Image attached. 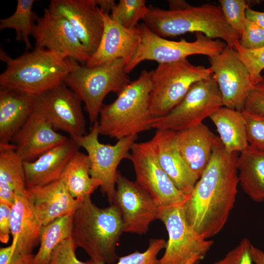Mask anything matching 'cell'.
I'll list each match as a JSON object with an SVG mask.
<instances>
[{
	"instance_id": "obj_1",
	"label": "cell",
	"mask_w": 264,
	"mask_h": 264,
	"mask_svg": "<svg viewBox=\"0 0 264 264\" xmlns=\"http://www.w3.org/2000/svg\"><path fill=\"white\" fill-rule=\"evenodd\" d=\"M238 157V153L226 151L219 138L208 164L184 205L189 223L204 239L222 229L234 207L239 183Z\"/></svg>"
},
{
	"instance_id": "obj_2",
	"label": "cell",
	"mask_w": 264,
	"mask_h": 264,
	"mask_svg": "<svg viewBox=\"0 0 264 264\" xmlns=\"http://www.w3.org/2000/svg\"><path fill=\"white\" fill-rule=\"evenodd\" d=\"M123 232L121 213L114 203L101 208L87 196L73 215L71 238L95 262L111 264L118 260L116 247Z\"/></svg>"
},
{
	"instance_id": "obj_3",
	"label": "cell",
	"mask_w": 264,
	"mask_h": 264,
	"mask_svg": "<svg viewBox=\"0 0 264 264\" xmlns=\"http://www.w3.org/2000/svg\"><path fill=\"white\" fill-rule=\"evenodd\" d=\"M143 23L162 38L174 37L188 32L202 33L224 41L233 47L240 36L228 23L220 5L205 3L179 10L150 7Z\"/></svg>"
},
{
	"instance_id": "obj_4",
	"label": "cell",
	"mask_w": 264,
	"mask_h": 264,
	"mask_svg": "<svg viewBox=\"0 0 264 264\" xmlns=\"http://www.w3.org/2000/svg\"><path fill=\"white\" fill-rule=\"evenodd\" d=\"M153 70H143L110 104L99 112V134L117 140L152 129L149 97L153 88Z\"/></svg>"
},
{
	"instance_id": "obj_5",
	"label": "cell",
	"mask_w": 264,
	"mask_h": 264,
	"mask_svg": "<svg viewBox=\"0 0 264 264\" xmlns=\"http://www.w3.org/2000/svg\"><path fill=\"white\" fill-rule=\"evenodd\" d=\"M0 58L6 64L0 75V87L35 97L64 82L69 70L66 58L43 48L35 47L14 59L1 49Z\"/></svg>"
},
{
	"instance_id": "obj_6",
	"label": "cell",
	"mask_w": 264,
	"mask_h": 264,
	"mask_svg": "<svg viewBox=\"0 0 264 264\" xmlns=\"http://www.w3.org/2000/svg\"><path fill=\"white\" fill-rule=\"evenodd\" d=\"M69 70L64 83L83 102L89 121L93 124L99 115L106 96L113 92L120 93L131 81L124 70L122 59L98 66L88 67L66 58Z\"/></svg>"
},
{
	"instance_id": "obj_7",
	"label": "cell",
	"mask_w": 264,
	"mask_h": 264,
	"mask_svg": "<svg viewBox=\"0 0 264 264\" xmlns=\"http://www.w3.org/2000/svg\"><path fill=\"white\" fill-rule=\"evenodd\" d=\"M213 73L211 67L194 65L187 59L158 64L153 70V88L149 97L152 118L168 114L182 100L193 84Z\"/></svg>"
},
{
	"instance_id": "obj_8",
	"label": "cell",
	"mask_w": 264,
	"mask_h": 264,
	"mask_svg": "<svg viewBox=\"0 0 264 264\" xmlns=\"http://www.w3.org/2000/svg\"><path fill=\"white\" fill-rule=\"evenodd\" d=\"M138 27L141 40L134 56L125 67L127 74L145 60L163 64L179 61L193 55H203L211 58L220 54L227 46L224 41L212 39L202 33H196V39L193 42L185 40L173 41L156 35L143 22Z\"/></svg>"
},
{
	"instance_id": "obj_9",
	"label": "cell",
	"mask_w": 264,
	"mask_h": 264,
	"mask_svg": "<svg viewBox=\"0 0 264 264\" xmlns=\"http://www.w3.org/2000/svg\"><path fill=\"white\" fill-rule=\"evenodd\" d=\"M221 95L213 76L193 84L182 100L166 115L152 120V128L175 132L201 123L223 107Z\"/></svg>"
},
{
	"instance_id": "obj_10",
	"label": "cell",
	"mask_w": 264,
	"mask_h": 264,
	"mask_svg": "<svg viewBox=\"0 0 264 264\" xmlns=\"http://www.w3.org/2000/svg\"><path fill=\"white\" fill-rule=\"evenodd\" d=\"M98 121L92 125L88 134L73 139L79 147L87 152L91 177L101 183L100 189L110 204L114 201L118 172L121 161L130 159V151L137 139V135L126 137L117 140L114 145L99 142Z\"/></svg>"
},
{
	"instance_id": "obj_11",
	"label": "cell",
	"mask_w": 264,
	"mask_h": 264,
	"mask_svg": "<svg viewBox=\"0 0 264 264\" xmlns=\"http://www.w3.org/2000/svg\"><path fill=\"white\" fill-rule=\"evenodd\" d=\"M184 205L158 207L157 219L168 234L165 251L158 264H186L198 258L202 260L214 242L199 235L189 223Z\"/></svg>"
},
{
	"instance_id": "obj_12",
	"label": "cell",
	"mask_w": 264,
	"mask_h": 264,
	"mask_svg": "<svg viewBox=\"0 0 264 264\" xmlns=\"http://www.w3.org/2000/svg\"><path fill=\"white\" fill-rule=\"evenodd\" d=\"M131 151L130 160L134 169L135 182L150 194L158 207L186 203L190 195L179 190L162 168L151 140L134 143Z\"/></svg>"
},
{
	"instance_id": "obj_13",
	"label": "cell",
	"mask_w": 264,
	"mask_h": 264,
	"mask_svg": "<svg viewBox=\"0 0 264 264\" xmlns=\"http://www.w3.org/2000/svg\"><path fill=\"white\" fill-rule=\"evenodd\" d=\"M82 102L63 82L36 96L34 108L55 131L65 132L74 139L86 134Z\"/></svg>"
},
{
	"instance_id": "obj_14",
	"label": "cell",
	"mask_w": 264,
	"mask_h": 264,
	"mask_svg": "<svg viewBox=\"0 0 264 264\" xmlns=\"http://www.w3.org/2000/svg\"><path fill=\"white\" fill-rule=\"evenodd\" d=\"M209 61L223 107L243 111L252 84L249 71L236 51L227 45L220 54L209 58Z\"/></svg>"
},
{
	"instance_id": "obj_15",
	"label": "cell",
	"mask_w": 264,
	"mask_h": 264,
	"mask_svg": "<svg viewBox=\"0 0 264 264\" xmlns=\"http://www.w3.org/2000/svg\"><path fill=\"white\" fill-rule=\"evenodd\" d=\"M32 36L35 47L56 52L86 64L90 55L76 36L71 24L63 16L44 9L33 24Z\"/></svg>"
},
{
	"instance_id": "obj_16",
	"label": "cell",
	"mask_w": 264,
	"mask_h": 264,
	"mask_svg": "<svg viewBox=\"0 0 264 264\" xmlns=\"http://www.w3.org/2000/svg\"><path fill=\"white\" fill-rule=\"evenodd\" d=\"M113 203L120 210L124 232L144 234L157 219L158 207L150 194L119 172Z\"/></svg>"
},
{
	"instance_id": "obj_17",
	"label": "cell",
	"mask_w": 264,
	"mask_h": 264,
	"mask_svg": "<svg viewBox=\"0 0 264 264\" xmlns=\"http://www.w3.org/2000/svg\"><path fill=\"white\" fill-rule=\"evenodd\" d=\"M48 9L65 17L90 57L101 41L104 23L96 0H52Z\"/></svg>"
},
{
	"instance_id": "obj_18",
	"label": "cell",
	"mask_w": 264,
	"mask_h": 264,
	"mask_svg": "<svg viewBox=\"0 0 264 264\" xmlns=\"http://www.w3.org/2000/svg\"><path fill=\"white\" fill-rule=\"evenodd\" d=\"M100 12L104 23L103 34L98 47L85 66H98L122 59L126 66L140 42V29L138 25L132 29L126 28L113 21L109 13Z\"/></svg>"
},
{
	"instance_id": "obj_19",
	"label": "cell",
	"mask_w": 264,
	"mask_h": 264,
	"mask_svg": "<svg viewBox=\"0 0 264 264\" xmlns=\"http://www.w3.org/2000/svg\"><path fill=\"white\" fill-rule=\"evenodd\" d=\"M68 138L55 131L34 108L26 121L13 137L11 143L23 162H31Z\"/></svg>"
},
{
	"instance_id": "obj_20",
	"label": "cell",
	"mask_w": 264,
	"mask_h": 264,
	"mask_svg": "<svg viewBox=\"0 0 264 264\" xmlns=\"http://www.w3.org/2000/svg\"><path fill=\"white\" fill-rule=\"evenodd\" d=\"M27 195L42 226L73 215L82 199L74 198L62 180L27 189Z\"/></svg>"
},
{
	"instance_id": "obj_21",
	"label": "cell",
	"mask_w": 264,
	"mask_h": 264,
	"mask_svg": "<svg viewBox=\"0 0 264 264\" xmlns=\"http://www.w3.org/2000/svg\"><path fill=\"white\" fill-rule=\"evenodd\" d=\"M79 147L69 138L31 162H23L27 189L44 186L61 178Z\"/></svg>"
},
{
	"instance_id": "obj_22",
	"label": "cell",
	"mask_w": 264,
	"mask_h": 264,
	"mask_svg": "<svg viewBox=\"0 0 264 264\" xmlns=\"http://www.w3.org/2000/svg\"><path fill=\"white\" fill-rule=\"evenodd\" d=\"M176 145L186 165L198 180L208 164L219 139L203 123L176 132Z\"/></svg>"
},
{
	"instance_id": "obj_23",
	"label": "cell",
	"mask_w": 264,
	"mask_h": 264,
	"mask_svg": "<svg viewBox=\"0 0 264 264\" xmlns=\"http://www.w3.org/2000/svg\"><path fill=\"white\" fill-rule=\"evenodd\" d=\"M176 132L156 130L152 141L159 164L176 187L190 195L198 180L190 171L176 144Z\"/></svg>"
},
{
	"instance_id": "obj_24",
	"label": "cell",
	"mask_w": 264,
	"mask_h": 264,
	"mask_svg": "<svg viewBox=\"0 0 264 264\" xmlns=\"http://www.w3.org/2000/svg\"><path fill=\"white\" fill-rule=\"evenodd\" d=\"M11 234L12 250L22 254H32L40 243L42 225L27 195H16L11 208Z\"/></svg>"
},
{
	"instance_id": "obj_25",
	"label": "cell",
	"mask_w": 264,
	"mask_h": 264,
	"mask_svg": "<svg viewBox=\"0 0 264 264\" xmlns=\"http://www.w3.org/2000/svg\"><path fill=\"white\" fill-rule=\"evenodd\" d=\"M35 96L0 87V144L11 143L33 111Z\"/></svg>"
},
{
	"instance_id": "obj_26",
	"label": "cell",
	"mask_w": 264,
	"mask_h": 264,
	"mask_svg": "<svg viewBox=\"0 0 264 264\" xmlns=\"http://www.w3.org/2000/svg\"><path fill=\"white\" fill-rule=\"evenodd\" d=\"M26 192L23 161L13 144H0V202L11 207L16 195Z\"/></svg>"
},
{
	"instance_id": "obj_27",
	"label": "cell",
	"mask_w": 264,
	"mask_h": 264,
	"mask_svg": "<svg viewBox=\"0 0 264 264\" xmlns=\"http://www.w3.org/2000/svg\"><path fill=\"white\" fill-rule=\"evenodd\" d=\"M237 166L244 193L254 201H264V151L249 145L238 156Z\"/></svg>"
},
{
	"instance_id": "obj_28",
	"label": "cell",
	"mask_w": 264,
	"mask_h": 264,
	"mask_svg": "<svg viewBox=\"0 0 264 264\" xmlns=\"http://www.w3.org/2000/svg\"><path fill=\"white\" fill-rule=\"evenodd\" d=\"M209 118L216 126L226 151L242 152L249 145L242 112L221 107Z\"/></svg>"
},
{
	"instance_id": "obj_29",
	"label": "cell",
	"mask_w": 264,
	"mask_h": 264,
	"mask_svg": "<svg viewBox=\"0 0 264 264\" xmlns=\"http://www.w3.org/2000/svg\"><path fill=\"white\" fill-rule=\"evenodd\" d=\"M89 168L88 155L79 151L65 169L61 179L74 198L83 199L100 187V182L91 177Z\"/></svg>"
},
{
	"instance_id": "obj_30",
	"label": "cell",
	"mask_w": 264,
	"mask_h": 264,
	"mask_svg": "<svg viewBox=\"0 0 264 264\" xmlns=\"http://www.w3.org/2000/svg\"><path fill=\"white\" fill-rule=\"evenodd\" d=\"M73 215L57 219L42 226L40 246L34 256L33 264H49L53 253L56 248L63 241L71 237Z\"/></svg>"
},
{
	"instance_id": "obj_31",
	"label": "cell",
	"mask_w": 264,
	"mask_h": 264,
	"mask_svg": "<svg viewBox=\"0 0 264 264\" xmlns=\"http://www.w3.org/2000/svg\"><path fill=\"white\" fill-rule=\"evenodd\" d=\"M34 0H18L16 8L11 16L0 20V29H15L18 41H22L27 49L31 47L29 36L38 16L32 10Z\"/></svg>"
},
{
	"instance_id": "obj_32",
	"label": "cell",
	"mask_w": 264,
	"mask_h": 264,
	"mask_svg": "<svg viewBox=\"0 0 264 264\" xmlns=\"http://www.w3.org/2000/svg\"><path fill=\"white\" fill-rule=\"evenodd\" d=\"M149 11L144 0H120L111 11V19L123 27L132 29Z\"/></svg>"
},
{
	"instance_id": "obj_33",
	"label": "cell",
	"mask_w": 264,
	"mask_h": 264,
	"mask_svg": "<svg viewBox=\"0 0 264 264\" xmlns=\"http://www.w3.org/2000/svg\"><path fill=\"white\" fill-rule=\"evenodd\" d=\"M245 0H219L220 6L228 23L239 34L243 33L246 21V9L250 7Z\"/></svg>"
},
{
	"instance_id": "obj_34",
	"label": "cell",
	"mask_w": 264,
	"mask_h": 264,
	"mask_svg": "<svg viewBox=\"0 0 264 264\" xmlns=\"http://www.w3.org/2000/svg\"><path fill=\"white\" fill-rule=\"evenodd\" d=\"M233 48L247 68L252 85L264 80L261 72L264 69V47L255 50H248L242 48L238 41Z\"/></svg>"
},
{
	"instance_id": "obj_35",
	"label": "cell",
	"mask_w": 264,
	"mask_h": 264,
	"mask_svg": "<svg viewBox=\"0 0 264 264\" xmlns=\"http://www.w3.org/2000/svg\"><path fill=\"white\" fill-rule=\"evenodd\" d=\"M166 242L162 239H153L150 240L148 248L143 252L135 251L129 255L119 258L115 264H158L157 256L159 252L165 248ZM87 264H105L90 260Z\"/></svg>"
},
{
	"instance_id": "obj_36",
	"label": "cell",
	"mask_w": 264,
	"mask_h": 264,
	"mask_svg": "<svg viewBox=\"0 0 264 264\" xmlns=\"http://www.w3.org/2000/svg\"><path fill=\"white\" fill-rule=\"evenodd\" d=\"M242 112L249 145L264 151V113L245 110Z\"/></svg>"
},
{
	"instance_id": "obj_37",
	"label": "cell",
	"mask_w": 264,
	"mask_h": 264,
	"mask_svg": "<svg viewBox=\"0 0 264 264\" xmlns=\"http://www.w3.org/2000/svg\"><path fill=\"white\" fill-rule=\"evenodd\" d=\"M251 245L250 240L244 238L223 258L212 264H252Z\"/></svg>"
},
{
	"instance_id": "obj_38",
	"label": "cell",
	"mask_w": 264,
	"mask_h": 264,
	"mask_svg": "<svg viewBox=\"0 0 264 264\" xmlns=\"http://www.w3.org/2000/svg\"><path fill=\"white\" fill-rule=\"evenodd\" d=\"M239 43L242 48L248 50L264 47V29L246 19L244 30Z\"/></svg>"
},
{
	"instance_id": "obj_39",
	"label": "cell",
	"mask_w": 264,
	"mask_h": 264,
	"mask_svg": "<svg viewBox=\"0 0 264 264\" xmlns=\"http://www.w3.org/2000/svg\"><path fill=\"white\" fill-rule=\"evenodd\" d=\"M77 247L71 237L65 240L53 252L49 264H87L77 258Z\"/></svg>"
},
{
	"instance_id": "obj_40",
	"label": "cell",
	"mask_w": 264,
	"mask_h": 264,
	"mask_svg": "<svg viewBox=\"0 0 264 264\" xmlns=\"http://www.w3.org/2000/svg\"><path fill=\"white\" fill-rule=\"evenodd\" d=\"M244 110L264 113V80L251 85L246 98Z\"/></svg>"
},
{
	"instance_id": "obj_41",
	"label": "cell",
	"mask_w": 264,
	"mask_h": 264,
	"mask_svg": "<svg viewBox=\"0 0 264 264\" xmlns=\"http://www.w3.org/2000/svg\"><path fill=\"white\" fill-rule=\"evenodd\" d=\"M33 254H22L12 250L11 244L0 249V264H33Z\"/></svg>"
},
{
	"instance_id": "obj_42",
	"label": "cell",
	"mask_w": 264,
	"mask_h": 264,
	"mask_svg": "<svg viewBox=\"0 0 264 264\" xmlns=\"http://www.w3.org/2000/svg\"><path fill=\"white\" fill-rule=\"evenodd\" d=\"M11 207L0 202V241L7 243L11 234Z\"/></svg>"
},
{
	"instance_id": "obj_43",
	"label": "cell",
	"mask_w": 264,
	"mask_h": 264,
	"mask_svg": "<svg viewBox=\"0 0 264 264\" xmlns=\"http://www.w3.org/2000/svg\"><path fill=\"white\" fill-rule=\"evenodd\" d=\"M246 19L264 29V12H259L248 7L245 12Z\"/></svg>"
},
{
	"instance_id": "obj_44",
	"label": "cell",
	"mask_w": 264,
	"mask_h": 264,
	"mask_svg": "<svg viewBox=\"0 0 264 264\" xmlns=\"http://www.w3.org/2000/svg\"><path fill=\"white\" fill-rule=\"evenodd\" d=\"M251 254L253 262L256 264H264V252L252 244Z\"/></svg>"
},
{
	"instance_id": "obj_45",
	"label": "cell",
	"mask_w": 264,
	"mask_h": 264,
	"mask_svg": "<svg viewBox=\"0 0 264 264\" xmlns=\"http://www.w3.org/2000/svg\"><path fill=\"white\" fill-rule=\"evenodd\" d=\"M96 2L100 10L107 13L111 12L116 4L114 0H96Z\"/></svg>"
},
{
	"instance_id": "obj_46",
	"label": "cell",
	"mask_w": 264,
	"mask_h": 264,
	"mask_svg": "<svg viewBox=\"0 0 264 264\" xmlns=\"http://www.w3.org/2000/svg\"><path fill=\"white\" fill-rule=\"evenodd\" d=\"M170 6V10H179L185 9L190 5L186 1L183 0H168Z\"/></svg>"
},
{
	"instance_id": "obj_47",
	"label": "cell",
	"mask_w": 264,
	"mask_h": 264,
	"mask_svg": "<svg viewBox=\"0 0 264 264\" xmlns=\"http://www.w3.org/2000/svg\"><path fill=\"white\" fill-rule=\"evenodd\" d=\"M200 261L201 260L199 259L195 258L189 261L186 264H199Z\"/></svg>"
},
{
	"instance_id": "obj_48",
	"label": "cell",
	"mask_w": 264,
	"mask_h": 264,
	"mask_svg": "<svg viewBox=\"0 0 264 264\" xmlns=\"http://www.w3.org/2000/svg\"><path fill=\"white\" fill-rule=\"evenodd\" d=\"M263 72H264V70H263Z\"/></svg>"
}]
</instances>
